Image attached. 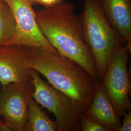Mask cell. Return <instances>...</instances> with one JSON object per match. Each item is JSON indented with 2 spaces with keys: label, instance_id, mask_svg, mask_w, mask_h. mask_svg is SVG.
Returning a JSON list of instances; mask_svg holds the SVG:
<instances>
[{
  "label": "cell",
  "instance_id": "obj_8",
  "mask_svg": "<svg viewBox=\"0 0 131 131\" xmlns=\"http://www.w3.org/2000/svg\"><path fill=\"white\" fill-rule=\"evenodd\" d=\"M31 47L15 44L0 45V82L3 86L30 74Z\"/></svg>",
  "mask_w": 131,
  "mask_h": 131
},
{
  "label": "cell",
  "instance_id": "obj_17",
  "mask_svg": "<svg viewBox=\"0 0 131 131\" xmlns=\"http://www.w3.org/2000/svg\"><path fill=\"white\" fill-rule=\"evenodd\" d=\"M32 5H38V0H29Z\"/></svg>",
  "mask_w": 131,
  "mask_h": 131
},
{
  "label": "cell",
  "instance_id": "obj_7",
  "mask_svg": "<svg viewBox=\"0 0 131 131\" xmlns=\"http://www.w3.org/2000/svg\"><path fill=\"white\" fill-rule=\"evenodd\" d=\"M12 10L16 23L14 38L8 44L40 48L59 54L45 38L38 26L35 11L29 0H4Z\"/></svg>",
  "mask_w": 131,
  "mask_h": 131
},
{
  "label": "cell",
  "instance_id": "obj_3",
  "mask_svg": "<svg viewBox=\"0 0 131 131\" xmlns=\"http://www.w3.org/2000/svg\"><path fill=\"white\" fill-rule=\"evenodd\" d=\"M79 18L84 40L93 56L101 82L114 56L126 40L108 23L96 0H84Z\"/></svg>",
  "mask_w": 131,
  "mask_h": 131
},
{
  "label": "cell",
  "instance_id": "obj_15",
  "mask_svg": "<svg viewBox=\"0 0 131 131\" xmlns=\"http://www.w3.org/2000/svg\"><path fill=\"white\" fill-rule=\"evenodd\" d=\"M65 0H38V4L42 5L44 7H51L60 4Z\"/></svg>",
  "mask_w": 131,
  "mask_h": 131
},
{
  "label": "cell",
  "instance_id": "obj_10",
  "mask_svg": "<svg viewBox=\"0 0 131 131\" xmlns=\"http://www.w3.org/2000/svg\"><path fill=\"white\" fill-rule=\"evenodd\" d=\"M84 114L110 131H117L122 124L105 89L100 81L96 82L93 99Z\"/></svg>",
  "mask_w": 131,
  "mask_h": 131
},
{
  "label": "cell",
  "instance_id": "obj_16",
  "mask_svg": "<svg viewBox=\"0 0 131 131\" xmlns=\"http://www.w3.org/2000/svg\"><path fill=\"white\" fill-rule=\"evenodd\" d=\"M2 117L0 113V131H10L9 129L6 126L4 122L2 120Z\"/></svg>",
  "mask_w": 131,
  "mask_h": 131
},
{
  "label": "cell",
  "instance_id": "obj_14",
  "mask_svg": "<svg viewBox=\"0 0 131 131\" xmlns=\"http://www.w3.org/2000/svg\"><path fill=\"white\" fill-rule=\"evenodd\" d=\"M123 119L121 126L117 131H131V110L128 111L123 116Z\"/></svg>",
  "mask_w": 131,
  "mask_h": 131
},
{
  "label": "cell",
  "instance_id": "obj_12",
  "mask_svg": "<svg viewBox=\"0 0 131 131\" xmlns=\"http://www.w3.org/2000/svg\"><path fill=\"white\" fill-rule=\"evenodd\" d=\"M16 27V20L12 10L4 0H0V45L10 42L14 38Z\"/></svg>",
  "mask_w": 131,
  "mask_h": 131
},
{
  "label": "cell",
  "instance_id": "obj_2",
  "mask_svg": "<svg viewBox=\"0 0 131 131\" xmlns=\"http://www.w3.org/2000/svg\"><path fill=\"white\" fill-rule=\"evenodd\" d=\"M31 68L41 74L56 89L68 96L85 111L90 105L96 82L81 66L70 58L31 47Z\"/></svg>",
  "mask_w": 131,
  "mask_h": 131
},
{
  "label": "cell",
  "instance_id": "obj_11",
  "mask_svg": "<svg viewBox=\"0 0 131 131\" xmlns=\"http://www.w3.org/2000/svg\"><path fill=\"white\" fill-rule=\"evenodd\" d=\"M57 127L54 122L47 115L32 99L28 107L27 122L25 131H56Z\"/></svg>",
  "mask_w": 131,
  "mask_h": 131
},
{
  "label": "cell",
  "instance_id": "obj_5",
  "mask_svg": "<svg viewBox=\"0 0 131 131\" xmlns=\"http://www.w3.org/2000/svg\"><path fill=\"white\" fill-rule=\"evenodd\" d=\"M34 86L30 74L19 81L3 86L0 113L10 131H25L28 107L33 99Z\"/></svg>",
  "mask_w": 131,
  "mask_h": 131
},
{
  "label": "cell",
  "instance_id": "obj_13",
  "mask_svg": "<svg viewBox=\"0 0 131 131\" xmlns=\"http://www.w3.org/2000/svg\"><path fill=\"white\" fill-rule=\"evenodd\" d=\"M80 131H110V130L106 127L84 114L81 119Z\"/></svg>",
  "mask_w": 131,
  "mask_h": 131
},
{
  "label": "cell",
  "instance_id": "obj_18",
  "mask_svg": "<svg viewBox=\"0 0 131 131\" xmlns=\"http://www.w3.org/2000/svg\"><path fill=\"white\" fill-rule=\"evenodd\" d=\"M2 89H3V85L0 82V93H1V91H2Z\"/></svg>",
  "mask_w": 131,
  "mask_h": 131
},
{
  "label": "cell",
  "instance_id": "obj_4",
  "mask_svg": "<svg viewBox=\"0 0 131 131\" xmlns=\"http://www.w3.org/2000/svg\"><path fill=\"white\" fill-rule=\"evenodd\" d=\"M34 86V100L54 114L57 131H80L84 110L70 97L44 81L36 70L30 71Z\"/></svg>",
  "mask_w": 131,
  "mask_h": 131
},
{
  "label": "cell",
  "instance_id": "obj_6",
  "mask_svg": "<svg viewBox=\"0 0 131 131\" xmlns=\"http://www.w3.org/2000/svg\"><path fill=\"white\" fill-rule=\"evenodd\" d=\"M131 52L127 43L121 48L101 82L119 118L131 109V83L127 68Z\"/></svg>",
  "mask_w": 131,
  "mask_h": 131
},
{
  "label": "cell",
  "instance_id": "obj_9",
  "mask_svg": "<svg viewBox=\"0 0 131 131\" xmlns=\"http://www.w3.org/2000/svg\"><path fill=\"white\" fill-rule=\"evenodd\" d=\"M105 18L131 48V0H96Z\"/></svg>",
  "mask_w": 131,
  "mask_h": 131
},
{
  "label": "cell",
  "instance_id": "obj_1",
  "mask_svg": "<svg viewBox=\"0 0 131 131\" xmlns=\"http://www.w3.org/2000/svg\"><path fill=\"white\" fill-rule=\"evenodd\" d=\"M35 14L41 33L59 54L77 63L95 81H99L95 62L84 40L74 5L64 2L35 11Z\"/></svg>",
  "mask_w": 131,
  "mask_h": 131
}]
</instances>
